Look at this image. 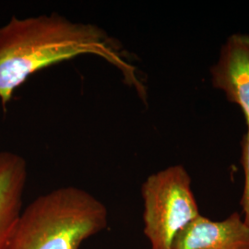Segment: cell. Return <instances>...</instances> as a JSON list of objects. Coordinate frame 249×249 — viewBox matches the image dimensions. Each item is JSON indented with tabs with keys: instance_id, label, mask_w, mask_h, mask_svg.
Returning a JSON list of instances; mask_svg holds the SVG:
<instances>
[{
	"instance_id": "6da1fadb",
	"label": "cell",
	"mask_w": 249,
	"mask_h": 249,
	"mask_svg": "<svg viewBox=\"0 0 249 249\" xmlns=\"http://www.w3.org/2000/svg\"><path fill=\"white\" fill-rule=\"evenodd\" d=\"M107 32L59 13L11 17L0 27V102L6 109L13 93L33 74L81 54H95L119 70L127 84L146 99V89Z\"/></svg>"
},
{
	"instance_id": "7a4b0ae2",
	"label": "cell",
	"mask_w": 249,
	"mask_h": 249,
	"mask_svg": "<svg viewBox=\"0 0 249 249\" xmlns=\"http://www.w3.org/2000/svg\"><path fill=\"white\" fill-rule=\"evenodd\" d=\"M108 210L95 196L63 187L36 197L21 212L7 249H80L107 229Z\"/></svg>"
},
{
	"instance_id": "3957f363",
	"label": "cell",
	"mask_w": 249,
	"mask_h": 249,
	"mask_svg": "<svg viewBox=\"0 0 249 249\" xmlns=\"http://www.w3.org/2000/svg\"><path fill=\"white\" fill-rule=\"evenodd\" d=\"M143 231L150 249H170L178 232L201 214L192 180L180 164L151 174L142 186Z\"/></svg>"
},
{
	"instance_id": "277c9868",
	"label": "cell",
	"mask_w": 249,
	"mask_h": 249,
	"mask_svg": "<svg viewBox=\"0 0 249 249\" xmlns=\"http://www.w3.org/2000/svg\"><path fill=\"white\" fill-rule=\"evenodd\" d=\"M210 77L213 87L240 108L249 128V35L236 33L225 40L210 69Z\"/></svg>"
},
{
	"instance_id": "5b68a950",
	"label": "cell",
	"mask_w": 249,
	"mask_h": 249,
	"mask_svg": "<svg viewBox=\"0 0 249 249\" xmlns=\"http://www.w3.org/2000/svg\"><path fill=\"white\" fill-rule=\"evenodd\" d=\"M170 249H249V228L237 212L223 221L200 215L178 232Z\"/></svg>"
},
{
	"instance_id": "8992f818",
	"label": "cell",
	"mask_w": 249,
	"mask_h": 249,
	"mask_svg": "<svg viewBox=\"0 0 249 249\" xmlns=\"http://www.w3.org/2000/svg\"><path fill=\"white\" fill-rule=\"evenodd\" d=\"M27 178L26 159L13 151H0V249H7L22 212Z\"/></svg>"
},
{
	"instance_id": "52a82bcc",
	"label": "cell",
	"mask_w": 249,
	"mask_h": 249,
	"mask_svg": "<svg viewBox=\"0 0 249 249\" xmlns=\"http://www.w3.org/2000/svg\"><path fill=\"white\" fill-rule=\"evenodd\" d=\"M241 164L245 175V184L241 196L243 221L249 228V128L241 141Z\"/></svg>"
}]
</instances>
